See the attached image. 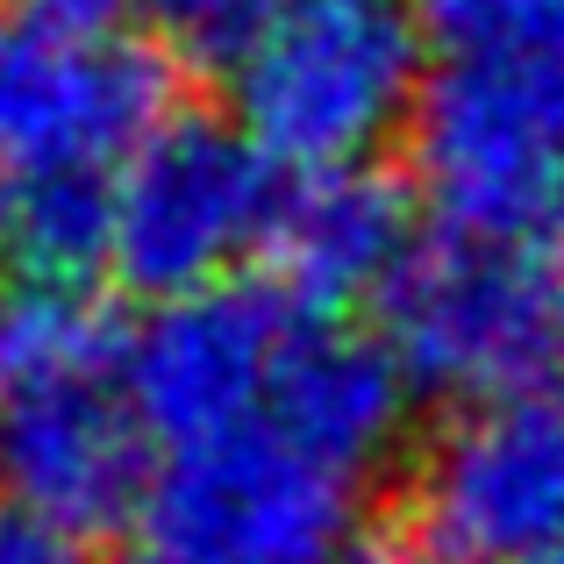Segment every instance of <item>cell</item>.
<instances>
[{
  "mask_svg": "<svg viewBox=\"0 0 564 564\" xmlns=\"http://www.w3.org/2000/svg\"><path fill=\"white\" fill-rule=\"evenodd\" d=\"M379 336L414 393L457 408L564 393V229L514 243H422L379 301Z\"/></svg>",
  "mask_w": 564,
  "mask_h": 564,
  "instance_id": "obj_2",
  "label": "cell"
},
{
  "mask_svg": "<svg viewBox=\"0 0 564 564\" xmlns=\"http://www.w3.org/2000/svg\"><path fill=\"white\" fill-rule=\"evenodd\" d=\"M408 529L436 564H522L564 543V393L457 408L414 465Z\"/></svg>",
  "mask_w": 564,
  "mask_h": 564,
  "instance_id": "obj_6",
  "label": "cell"
},
{
  "mask_svg": "<svg viewBox=\"0 0 564 564\" xmlns=\"http://www.w3.org/2000/svg\"><path fill=\"white\" fill-rule=\"evenodd\" d=\"M158 471L122 372L0 393V494L65 536H108L143 514Z\"/></svg>",
  "mask_w": 564,
  "mask_h": 564,
  "instance_id": "obj_9",
  "label": "cell"
},
{
  "mask_svg": "<svg viewBox=\"0 0 564 564\" xmlns=\"http://www.w3.org/2000/svg\"><path fill=\"white\" fill-rule=\"evenodd\" d=\"M522 564H564V543H551V551H536V557H522Z\"/></svg>",
  "mask_w": 564,
  "mask_h": 564,
  "instance_id": "obj_19",
  "label": "cell"
},
{
  "mask_svg": "<svg viewBox=\"0 0 564 564\" xmlns=\"http://www.w3.org/2000/svg\"><path fill=\"white\" fill-rule=\"evenodd\" d=\"M143 529L165 564H336L365 514L358 479L258 422L172 457L143 500Z\"/></svg>",
  "mask_w": 564,
  "mask_h": 564,
  "instance_id": "obj_5",
  "label": "cell"
},
{
  "mask_svg": "<svg viewBox=\"0 0 564 564\" xmlns=\"http://www.w3.org/2000/svg\"><path fill=\"white\" fill-rule=\"evenodd\" d=\"M301 307L264 286H207L186 301H158L122 344V393L143 436L172 457L258 429L272 408V379Z\"/></svg>",
  "mask_w": 564,
  "mask_h": 564,
  "instance_id": "obj_8",
  "label": "cell"
},
{
  "mask_svg": "<svg viewBox=\"0 0 564 564\" xmlns=\"http://www.w3.org/2000/svg\"><path fill=\"white\" fill-rule=\"evenodd\" d=\"M279 165L236 122L172 115L115 172V272L151 301L229 286L250 250L272 243Z\"/></svg>",
  "mask_w": 564,
  "mask_h": 564,
  "instance_id": "obj_4",
  "label": "cell"
},
{
  "mask_svg": "<svg viewBox=\"0 0 564 564\" xmlns=\"http://www.w3.org/2000/svg\"><path fill=\"white\" fill-rule=\"evenodd\" d=\"M414 180L451 236L564 229V57H457L408 122Z\"/></svg>",
  "mask_w": 564,
  "mask_h": 564,
  "instance_id": "obj_3",
  "label": "cell"
},
{
  "mask_svg": "<svg viewBox=\"0 0 564 564\" xmlns=\"http://www.w3.org/2000/svg\"><path fill=\"white\" fill-rule=\"evenodd\" d=\"M0 250L22 279L86 286L115 264V172H36L0 186Z\"/></svg>",
  "mask_w": 564,
  "mask_h": 564,
  "instance_id": "obj_12",
  "label": "cell"
},
{
  "mask_svg": "<svg viewBox=\"0 0 564 564\" xmlns=\"http://www.w3.org/2000/svg\"><path fill=\"white\" fill-rule=\"evenodd\" d=\"M408 400H414V386L400 372V358L386 350V336L301 315L286 336V358H279L264 422L293 451H307L315 465L344 471V479H365L400 443Z\"/></svg>",
  "mask_w": 564,
  "mask_h": 564,
  "instance_id": "obj_11",
  "label": "cell"
},
{
  "mask_svg": "<svg viewBox=\"0 0 564 564\" xmlns=\"http://www.w3.org/2000/svg\"><path fill=\"white\" fill-rule=\"evenodd\" d=\"M422 43L457 57H564V0H408Z\"/></svg>",
  "mask_w": 564,
  "mask_h": 564,
  "instance_id": "obj_14",
  "label": "cell"
},
{
  "mask_svg": "<svg viewBox=\"0 0 564 564\" xmlns=\"http://www.w3.org/2000/svg\"><path fill=\"white\" fill-rule=\"evenodd\" d=\"M137 564H165V557H151V551H143V557H137Z\"/></svg>",
  "mask_w": 564,
  "mask_h": 564,
  "instance_id": "obj_20",
  "label": "cell"
},
{
  "mask_svg": "<svg viewBox=\"0 0 564 564\" xmlns=\"http://www.w3.org/2000/svg\"><path fill=\"white\" fill-rule=\"evenodd\" d=\"M172 122V72L122 36H51L0 22V165L122 172Z\"/></svg>",
  "mask_w": 564,
  "mask_h": 564,
  "instance_id": "obj_7",
  "label": "cell"
},
{
  "mask_svg": "<svg viewBox=\"0 0 564 564\" xmlns=\"http://www.w3.org/2000/svg\"><path fill=\"white\" fill-rule=\"evenodd\" d=\"M115 315L94 301V286H51V279H14L0 293V393L86 372H122Z\"/></svg>",
  "mask_w": 564,
  "mask_h": 564,
  "instance_id": "obj_13",
  "label": "cell"
},
{
  "mask_svg": "<svg viewBox=\"0 0 564 564\" xmlns=\"http://www.w3.org/2000/svg\"><path fill=\"white\" fill-rule=\"evenodd\" d=\"M336 564H436V557L422 551V536H414L408 522H365Z\"/></svg>",
  "mask_w": 564,
  "mask_h": 564,
  "instance_id": "obj_18",
  "label": "cell"
},
{
  "mask_svg": "<svg viewBox=\"0 0 564 564\" xmlns=\"http://www.w3.org/2000/svg\"><path fill=\"white\" fill-rule=\"evenodd\" d=\"M414 200L400 180H386L379 165H350V172H315L293 180L272 221V258L279 293L301 315L344 322L350 307L386 301L393 279L414 258Z\"/></svg>",
  "mask_w": 564,
  "mask_h": 564,
  "instance_id": "obj_10",
  "label": "cell"
},
{
  "mask_svg": "<svg viewBox=\"0 0 564 564\" xmlns=\"http://www.w3.org/2000/svg\"><path fill=\"white\" fill-rule=\"evenodd\" d=\"M137 0H0L8 29H51V36H115Z\"/></svg>",
  "mask_w": 564,
  "mask_h": 564,
  "instance_id": "obj_16",
  "label": "cell"
},
{
  "mask_svg": "<svg viewBox=\"0 0 564 564\" xmlns=\"http://www.w3.org/2000/svg\"><path fill=\"white\" fill-rule=\"evenodd\" d=\"M0 564H86V551H79V536H65V529L36 522L29 508L0 500Z\"/></svg>",
  "mask_w": 564,
  "mask_h": 564,
  "instance_id": "obj_17",
  "label": "cell"
},
{
  "mask_svg": "<svg viewBox=\"0 0 564 564\" xmlns=\"http://www.w3.org/2000/svg\"><path fill=\"white\" fill-rule=\"evenodd\" d=\"M279 8L286 0H137L158 51L200 72H236L250 57V43L272 29Z\"/></svg>",
  "mask_w": 564,
  "mask_h": 564,
  "instance_id": "obj_15",
  "label": "cell"
},
{
  "mask_svg": "<svg viewBox=\"0 0 564 564\" xmlns=\"http://www.w3.org/2000/svg\"><path fill=\"white\" fill-rule=\"evenodd\" d=\"M229 86L236 129L279 172H350L422 108V29L408 0H286Z\"/></svg>",
  "mask_w": 564,
  "mask_h": 564,
  "instance_id": "obj_1",
  "label": "cell"
}]
</instances>
